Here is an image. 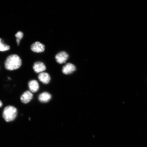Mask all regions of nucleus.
I'll return each instance as SVG.
<instances>
[{
    "mask_svg": "<svg viewBox=\"0 0 147 147\" xmlns=\"http://www.w3.org/2000/svg\"><path fill=\"white\" fill-rule=\"evenodd\" d=\"M51 98V95L50 93L47 92H44L40 94L38 97V100L42 103H47L49 102Z\"/></svg>",
    "mask_w": 147,
    "mask_h": 147,
    "instance_id": "obj_9",
    "label": "nucleus"
},
{
    "mask_svg": "<svg viewBox=\"0 0 147 147\" xmlns=\"http://www.w3.org/2000/svg\"><path fill=\"white\" fill-rule=\"evenodd\" d=\"M3 102H2L1 100H0V108L2 107V106H3Z\"/></svg>",
    "mask_w": 147,
    "mask_h": 147,
    "instance_id": "obj_13",
    "label": "nucleus"
},
{
    "mask_svg": "<svg viewBox=\"0 0 147 147\" xmlns=\"http://www.w3.org/2000/svg\"><path fill=\"white\" fill-rule=\"evenodd\" d=\"M38 78L40 81L45 84H48L51 80L50 75L45 72L40 73L38 75Z\"/></svg>",
    "mask_w": 147,
    "mask_h": 147,
    "instance_id": "obj_8",
    "label": "nucleus"
},
{
    "mask_svg": "<svg viewBox=\"0 0 147 147\" xmlns=\"http://www.w3.org/2000/svg\"><path fill=\"white\" fill-rule=\"evenodd\" d=\"M10 49V46L5 45L3 42V40L0 38V51H8Z\"/></svg>",
    "mask_w": 147,
    "mask_h": 147,
    "instance_id": "obj_11",
    "label": "nucleus"
},
{
    "mask_svg": "<svg viewBox=\"0 0 147 147\" xmlns=\"http://www.w3.org/2000/svg\"><path fill=\"white\" fill-rule=\"evenodd\" d=\"M28 87L31 92L35 93L36 92L39 90V86L37 81L32 80L29 82Z\"/></svg>",
    "mask_w": 147,
    "mask_h": 147,
    "instance_id": "obj_10",
    "label": "nucleus"
},
{
    "mask_svg": "<svg viewBox=\"0 0 147 147\" xmlns=\"http://www.w3.org/2000/svg\"><path fill=\"white\" fill-rule=\"evenodd\" d=\"M22 64V60L20 57L17 55L13 54L7 57L5 61V66L7 69L12 71L19 68Z\"/></svg>",
    "mask_w": 147,
    "mask_h": 147,
    "instance_id": "obj_1",
    "label": "nucleus"
},
{
    "mask_svg": "<svg viewBox=\"0 0 147 147\" xmlns=\"http://www.w3.org/2000/svg\"><path fill=\"white\" fill-rule=\"evenodd\" d=\"M15 36L17 39H16V42L18 45H19L20 43V41L23 38L24 34L23 33L21 32H18L15 35Z\"/></svg>",
    "mask_w": 147,
    "mask_h": 147,
    "instance_id": "obj_12",
    "label": "nucleus"
},
{
    "mask_svg": "<svg viewBox=\"0 0 147 147\" xmlns=\"http://www.w3.org/2000/svg\"><path fill=\"white\" fill-rule=\"evenodd\" d=\"M45 46L39 42H36L33 43L31 47V49L34 52L40 53L45 50Z\"/></svg>",
    "mask_w": 147,
    "mask_h": 147,
    "instance_id": "obj_4",
    "label": "nucleus"
},
{
    "mask_svg": "<svg viewBox=\"0 0 147 147\" xmlns=\"http://www.w3.org/2000/svg\"><path fill=\"white\" fill-rule=\"evenodd\" d=\"M33 95L31 92L27 91L25 92L21 97V102L24 104L30 102L33 98Z\"/></svg>",
    "mask_w": 147,
    "mask_h": 147,
    "instance_id": "obj_6",
    "label": "nucleus"
},
{
    "mask_svg": "<svg viewBox=\"0 0 147 147\" xmlns=\"http://www.w3.org/2000/svg\"><path fill=\"white\" fill-rule=\"evenodd\" d=\"M76 67L73 64L67 63L62 68V71L64 74L68 75L71 74L76 70Z\"/></svg>",
    "mask_w": 147,
    "mask_h": 147,
    "instance_id": "obj_5",
    "label": "nucleus"
},
{
    "mask_svg": "<svg viewBox=\"0 0 147 147\" xmlns=\"http://www.w3.org/2000/svg\"><path fill=\"white\" fill-rule=\"evenodd\" d=\"M18 114V110L13 106H9L3 110V116L7 122H11L16 119Z\"/></svg>",
    "mask_w": 147,
    "mask_h": 147,
    "instance_id": "obj_2",
    "label": "nucleus"
},
{
    "mask_svg": "<svg viewBox=\"0 0 147 147\" xmlns=\"http://www.w3.org/2000/svg\"><path fill=\"white\" fill-rule=\"evenodd\" d=\"M33 69L36 73H42L46 69V67L43 62L38 61L35 62L33 66Z\"/></svg>",
    "mask_w": 147,
    "mask_h": 147,
    "instance_id": "obj_7",
    "label": "nucleus"
},
{
    "mask_svg": "<svg viewBox=\"0 0 147 147\" xmlns=\"http://www.w3.org/2000/svg\"><path fill=\"white\" fill-rule=\"evenodd\" d=\"M69 57V55L67 52L62 51L58 53L55 56V58L57 63L62 64L65 63Z\"/></svg>",
    "mask_w": 147,
    "mask_h": 147,
    "instance_id": "obj_3",
    "label": "nucleus"
}]
</instances>
